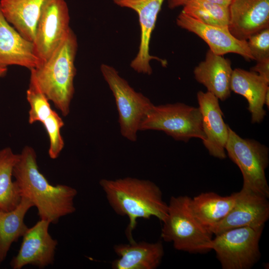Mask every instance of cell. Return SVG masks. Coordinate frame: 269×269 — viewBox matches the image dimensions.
Instances as JSON below:
<instances>
[{
  "label": "cell",
  "mask_w": 269,
  "mask_h": 269,
  "mask_svg": "<svg viewBox=\"0 0 269 269\" xmlns=\"http://www.w3.org/2000/svg\"><path fill=\"white\" fill-rule=\"evenodd\" d=\"M197 98L206 136L202 141L203 144L210 155L221 159H225L229 127L224 121L219 100L213 94L201 91L197 93Z\"/></svg>",
  "instance_id": "5bb4252c"
},
{
  "label": "cell",
  "mask_w": 269,
  "mask_h": 269,
  "mask_svg": "<svg viewBox=\"0 0 269 269\" xmlns=\"http://www.w3.org/2000/svg\"><path fill=\"white\" fill-rule=\"evenodd\" d=\"M190 0H168V5L171 9L183 6Z\"/></svg>",
  "instance_id": "f1b7e54d"
},
{
  "label": "cell",
  "mask_w": 269,
  "mask_h": 269,
  "mask_svg": "<svg viewBox=\"0 0 269 269\" xmlns=\"http://www.w3.org/2000/svg\"><path fill=\"white\" fill-rule=\"evenodd\" d=\"M47 0H0L6 19L23 37L32 42L38 21Z\"/></svg>",
  "instance_id": "ffe728a7"
},
{
  "label": "cell",
  "mask_w": 269,
  "mask_h": 269,
  "mask_svg": "<svg viewBox=\"0 0 269 269\" xmlns=\"http://www.w3.org/2000/svg\"><path fill=\"white\" fill-rule=\"evenodd\" d=\"M113 248L119 257L112 262L113 269H156L164 255L161 241L154 243L134 241L115 245Z\"/></svg>",
  "instance_id": "ac0fdd59"
},
{
  "label": "cell",
  "mask_w": 269,
  "mask_h": 269,
  "mask_svg": "<svg viewBox=\"0 0 269 269\" xmlns=\"http://www.w3.org/2000/svg\"><path fill=\"white\" fill-rule=\"evenodd\" d=\"M269 218L268 198L241 189L237 192L236 202L230 212L209 230L213 235H216L239 227L264 228Z\"/></svg>",
  "instance_id": "30bf717a"
},
{
  "label": "cell",
  "mask_w": 269,
  "mask_h": 269,
  "mask_svg": "<svg viewBox=\"0 0 269 269\" xmlns=\"http://www.w3.org/2000/svg\"><path fill=\"white\" fill-rule=\"evenodd\" d=\"M19 156L9 147L0 150V210L3 211L13 210L21 200L18 188L12 180L13 169Z\"/></svg>",
  "instance_id": "603a6c76"
},
{
  "label": "cell",
  "mask_w": 269,
  "mask_h": 269,
  "mask_svg": "<svg viewBox=\"0 0 269 269\" xmlns=\"http://www.w3.org/2000/svg\"><path fill=\"white\" fill-rule=\"evenodd\" d=\"M237 192L222 196L215 192L202 193L190 199V207L197 219L208 229L223 218L234 206Z\"/></svg>",
  "instance_id": "44dd1931"
},
{
  "label": "cell",
  "mask_w": 269,
  "mask_h": 269,
  "mask_svg": "<svg viewBox=\"0 0 269 269\" xmlns=\"http://www.w3.org/2000/svg\"><path fill=\"white\" fill-rule=\"evenodd\" d=\"M50 224L47 220L40 219L28 228L22 236L17 254L10 263L13 269H20L29 265L43 269L53 263L58 242L49 233Z\"/></svg>",
  "instance_id": "7c38bea8"
},
{
  "label": "cell",
  "mask_w": 269,
  "mask_h": 269,
  "mask_svg": "<svg viewBox=\"0 0 269 269\" xmlns=\"http://www.w3.org/2000/svg\"><path fill=\"white\" fill-rule=\"evenodd\" d=\"M12 176L21 197L29 199L36 207L40 219L57 224L60 218L75 212L74 200L77 190L66 185L49 183L39 170L36 154L32 147L23 148L13 167Z\"/></svg>",
  "instance_id": "6da1fadb"
},
{
  "label": "cell",
  "mask_w": 269,
  "mask_h": 269,
  "mask_svg": "<svg viewBox=\"0 0 269 269\" xmlns=\"http://www.w3.org/2000/svg\"><path fill=\"white\" fill-rule=\"evenodd\" d=\"M185 14L204 23L219 26H228L229 7L205 0H190L181 11Z\"/></svg>",
  "instance_id": "cb8c5ba5"
},
{
  "label": "cell",
  "mask_w": 269,
  "mask_h": 269,
  "mask_svg": "<svg viewBox=\"0 0 269 269\" xmlns=\"http://www.w3.org/2000/svg\"><path fill=\"white\" fill-rule=\"evenodd\" d=\"M265 105H266L268 108L269 107V90H268L266 94L265 98Z\"/></svg>",
  "instance_id": "1f68e13d"
},
{
  "label": "cell",
  "mask_w": 269,
  "mask_h": 269,
  "mask_svg": "<svg viewBox=\"0 0 269 269\" xmlns=\"http://www.w3.org/2000/svg\"><path fill=\"white\" fill-rule=\"evenodd\" d=\"M42 124L49 138V155L51 158L56 159L64 147V141L60 134V129L64 126V122L57 113L53 110Z\"/></svg>",
  "instance_id": "484cf974"
},
{
  "label": "cell",
  "mask_w": 269,
  "mask_h": 269,
  "mask_svg": "<svg viewBox=\"0 0 269 269\" xmlns=\"http://www.w3.org/2000/svg\"><path fill=\"white\" fill-rule=\"evenodd\" d=\"M42 63L34 52L33 42L8 23L0 8V67L18 65L30 70Z\"/></svg>",
  "instance_id": "2e32d148"
},
{
  "label": "cell",
  "mask_w": 269,
  "mask_h": 269,
  "mask_svg": "<svg viewBox=\"0 0 269 269\" xmlns=\"http://www.w3.org/2000/svg\"><path fill=\"white\" fill-rule=\"evenodd\" d=\"M250 71L257 73L259 76L269 82V58L257 61Z\"/></svg>",
  "instance_id": "83f0119b"
},
{
  "label": "cell",
  "mask_w": 269,
  "mask_h": 269,
  "mask_svg": "<svg viewBox=\"0 0 269 269\" xmlns=\"http://www.w3.org/2000/svg\"><path fill=\"white\" fill-rule=\"evenodd\" d=\"M206 1L229 7L232 0H205Z\"/></svg>",
  "instance_id": "f546056e"
},
{
  "label": "cell",
  "mask_w": 269,
  "mask_h": 269,
  "mask_svg": "<svg viewBox=\"0 0 269 269\" xmlns=\"http://www.w3.org/2000/svg\"><path fill=\"white\" fill-rule=\"evenodd\" d=\"M264 228L242 227L215 235L210 245L223 269H249L260 260Z\"/></svg>",
  "instance_id": "ba28073f"
},
{
  "label": "cell",
  "mask_w": 269,
  "mask_h": 269,
  "mask_svg": "<svg viewBox=\"0 0 269 269\" xmlns=\"http://www.w3.org/2000/svg\"><path fill=\"white\" fill-rule=\"evenodd\" d=\"M148 130L162 131L186 142L192 138H206L200 109L182 103L153 105L140 126L139 131Z\"/></svg>",
  "instance_id": "8992f818"
},
{
  "label": "cell",
  "mask_w": 269,
  "mask_h": 269,
  "mask_svg": "<svg viewBox=\"0 0 269 269\" xmlns=\"http://www.w3.org/2000/svg\"><path fill=\"white\" fill-rule=\"evenodd\" d=\"M117 5L131 8L138 15L140 27V39L138 51L131 63V67L136 72L146 75L152 73L149 64L151 60H156L163 66L167 65L165 60L149 54V43L155 27L157 15L165 0H113Z\"/></svg>",
  "instance_id": "8fae6325"
},
{
  "label": "cell",
  "mask_w": 269,
  "mask_h": 269,
  "mask_svg": "<svg viewBox=\"0 0 269 269\" xmlns=\"http://www.w3.org/2000/svg\"><path fill=\"white\" fill-rule=\"evenodd\" d=\"M233 69L230 59L209 49L205 59L194 69L195 80L219 100L224 101L231 95V80Z\"/></svg>",
  "instance_id": "e0dca14e"
},
{
  "label": "cell",
  "mask_w": 269,
  "mask_h": 269,
  "mask_svg": "<svg viewBox=\"0 0 269 269\" xmlns=\"http://www.w3.org/2000/svg\"><path fill=\"white\" fill-rule=\"evenodd\" d=\"M70 19L65 0H47L32 41L34 52L43 63L60 46L71 30Z\"/></svg>",
  "instance_id": "9c48e42d"
},
{
  "label": "cell",
  "mask_w": 269,
  "mask_h": 269,
  "mask_svg": "<svg viewBox=\"0 0 269 269\" xmlns=\"http://www.w3.org/2000/svg\"><path fill=\"white\" fill-rule=\"evenodd\" d=\"M99 184L115 212L128 217L126 235L129 242L134 241L132 232L137 219L155 217L162 222L167 216L168 204L163 201L160 188L149 180L131 177L102 179Z\"/></svg>",
  "instance_id": "7a4b0ae2"
},
{
  "label": "cell",
  "mask_w": 269,
  "mask_h": 269,
  "mask_svg": "<svg viewBox=\"0 0 269 269\" xmlns=\"http://www.w3.org/2000/svg\"><path fill=\"white\" fill-rule=\"evenodd\" d=\"M247 42L254 60L258 61L269 58V27L253 34Z\"/></svg>",
  "instance_id": "4316f807"
},
{
  "label": "cell",
  "mask_w": 269,
  "mask_h": 269,
  "mask_svg": "<svg viewBox=\"0 0 269 269\" xmlns=\"http://www.w3.org/2000/svg\"><path fill=\"white\" fill-rule=\"evenodd\" d=\"M225 150L241 171L242 189L269 198V186L265 174L269 162L268 147L255 139L241 137L229 127Z\"/></svg>",
  "instance_id": "5b68a950"
},
{
  "label": "cell",
  "mask_w": 269,
  "mask_h": 269,
  "mask_svg": "<svg viewBox=\"0 0 269 269\" xmlns=\"http://www.w3.org/2000/svg\"><path fill=\"white\" fill-rule=\"evenodd\" d=\"M77 48V37L71 29L47 60L38 67L30 70L40 90L64 116L69 113L75 91V60Z\"/></svg>",
  "instance_id": "3957f363"
},
{
  "label": "cell",
  "mask_w": 269,
  "mask_h": 269,
  "mask_svg": "<svg viewBox=\"0 0 269 269\" xmlns=\"http://www.w3.org/2000/svg\"><path fill=\"white\" fill-rule=\"evenodd\" d=\"M100 69L115 99L121 134L135 142L140 124L154 104L142 94L136 92L113 67L103 64Z\"/></svg>",
  "instance_id": "52a82bcc"
},
{
  "label": "cell",
  "mask_w": 269,
  "mask_h": 269,
  "mask_svg": "<svg viewBox=\"0 0 269 269\" xmlns=\"http://www.w3.org/2000/svg\"><path fill=\"white\" fill-rule=\"evenodd\" d=\"M229 10L228 28L238 39L269 27V0H232Z\"/></svg>",
  "instance_id": "9a60e30c"
},
{
  "label": "cell",
  "mask_w": 269,
  "mask_h": 269,
  "mask_svg": "<svg viewBox=\"0 0 269 269\" xmlns=\"http://www.w3.org/2000/svg\"><path fill=\"white\" fill-rule=\"evenodd\" d=\"M33 206L29 199L21 197L20 203L13 210H0V264L5 260L12 244L22 237L28 229L24 218Z\"/></svg>",
  "instance_id": "7402d4cb"
},
{
  "label": "cell",
  "mask_w": 269,
  "mask_h": 269,
  "mask_svg": "<svg viewBox=\"0 0 269 269\" xmlns=\"http://www.w3.org/2000/svg\"><path fill=\"white\" fill-rule=\"evenodd\" d=\"M190 199L187 196L170 198L161 237L164 241L172 243L177 250L204 253L211 250L213 234L194 215Z\"/></svg>",
  "instance_id": "277c9868"
},
{
  "label": "cell",
  "mask_w": 269,
  "mask_h": 269,
  "mask_svg": "<svg viewBox=\"0 0 269 269\" xmlns=\"http://www.w3.org/2000/svg\"><path fill=\"white\" fill-rule=\"evenodd\" d=\"M26 98L30 107L28 118L29 124L36 122L42 123L51 115L53 110L31 72Z\"/></svg>",
  "instance_id": "d4e9b609"
},
{
  "label": "cell",
  "mask_w": 269,
  "mask_h": 269,
  "mask_svg": "<svg viewBox=\"0 0 269 269\" xmlns=\"http://www.w3.org/2000/svg\"><path fill=\"white\" fill-rule=\"evenodd\" d=\"M269 82L254 72L241 68L233 70L231 91L246 98L253 124L261 123L266 116L264 106L266 94L269 90Z\"/></svg>",
  "instance_id": "d6986e66"
},
{
  "label": "cell",
  "mask_w": 269,
  "mask_h": 269,
  "mask_svg": "<svg viewBox=\"0 0 269 269\" xmlns=\"http://www.w3.org/2000/svg\"><path fill=\"white\" fill-rule=\"evenodd\" d=\"M7 71V68L0 67V78L4 76Z\"/></svg>",
  "instance_id": "4dcf8cb0"
},
{
  "label": "cell",
  "mask_w": 269,
  "mask_h": 269,
  "mask_svg": "<svg viewBox=\"0 0 269 269\" xmlns=\"http://www.w3.org/2000/svg\"><path fill=\"white\" fill-rule=\"evenodd\" d=\"M176 22L179 27L201 38L215 54L224 55L232 53L239 54L248 60H254L247 40L236 38L230 32L228 26L207 24L182 12L178 15Z\"/></svg>",
  "instance_id": "4fadbf2b"
}]
</instances>
